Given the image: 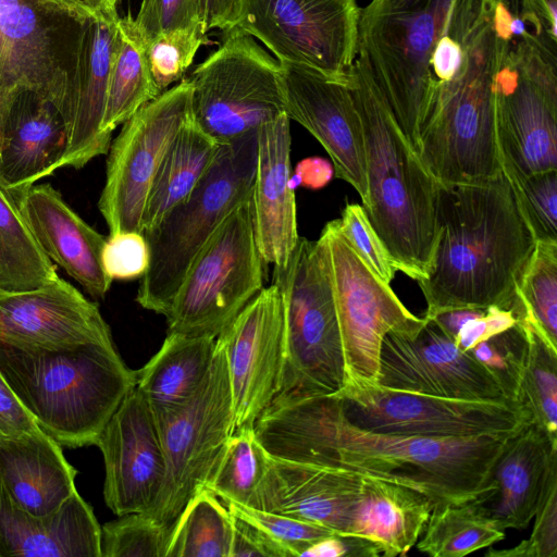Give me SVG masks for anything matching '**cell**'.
Segmentation results:
<instances>
[{"instance_id": "cell-59", "label": "cell", "mask_w": 557, "mask_h": 557, "mask_svg": "<svg viewBox=\"0 0 557 557\" xmlns=\"http://www.w3.org/2000/svg\"><path fill=\"white\" fill-rule=\"evenodd\" d=\"M107 1H108V3H109L111 7L116 8V5H117V3H119V1H120V0H107Z\"/></svg>"}, {"instance_id": "cell-8", "label": "cell", "mask_w": 557, "mask_h": 557, "mask_svg": "<svg viewBox=\"0 0 557 557\" xmlns=\"http://www.w3.org/2000/svg\"><path fill=\"white\" fill-rule=\"evenodd\" d=\"M284 309L285 359L280 394L333 395L346 382V364L322 235L299 237L273 282Z\"/></svg>"}, {"instance_id": "cell-18", "label": "cell", "mask_w": 557, "mask_h": 557, "mask_svg": "<svg viewBox=\"0 0 557 557\" xmlns=\"http://www.w3.org/2000/svg\"><path fill=\"white\" fill-rule=\"evenodd\" d=\"M424 319L413 335L384 336L377 385L444 398L508 401L496 379L470 351L461 350L434 319Z\"/></svg>"}, {"instance_id": "cell-34", "label": "cell", "mask_w": 557, "mask_h": 557, "mask_svg": "<svg viewBox=\"0 0 557 557\" xmlns=\"http://www.w3.org/2000/svg\"><path fill=\"white\" fill-rule=\"evenodd\" d=\"M158 96L160 94L153 84L146 61L145 39L131 14L120 16L102 131L112 136L119 125Z\"/></svg>"}, {"instance_id": "cell-32", "label": "cell", "mask_w": 557, "mask_h": 557, "mask_svg": "<svg viewBox=\"0 0 557 557\" xmlns=\"http://www.w3.org/2000/svg\"><path fill=\"white\" fill-rule=\"evenodd\" d=\"M216 337L168 333L161 348L136 371V387L153 413L187 403L206 379Z\"/></svg>"}, {"instance_id": "cell-20", "label": "cell", "mask_w": 557, "mask_h": 557, "mask_svg": "<svg viewBox=\"0 0 557 557\" xmlns=\"http://www.w3.org/2000/svg\"><path fill=\"white\" fill-rule=\"evenodd\" d=\"M104 462L103 497L119 517L147 512L163 484L165 460L154 413L135 386L98 435Z\"/></svg>"}, {"instance_id": "cell-56", "label": "cell", "mask_w": 557, "mask_h": 557, "mask_svg": "<svg viewBox=\"0 0 557 557\" xmlns=\"http://www.w3.org/2000/svg\"><path fill=\"white\" fill-rule=\"evenodd\" d=\"M332 176L331 165L320 158H308L300 161L295 170L297 183L307 188H320Z\"/></svg>"}, {"instance_id": "cell-4", "label": "cell", "mask_w": 557, "mask_h": 557, "mask_svg": "<svg viewBox=\"0 0 557 557\" xmlns=\"http://www.w3.org/2000/svg\"><path fill=\"white\" fill-rule=\"evenodd\" d=\"M0 372L36 424L69 448L95 445L136 386L113 343L61 350L0 343Z\"/></svg>"}, {"instance_id": "cell-13", "label": "cell", "mask_w": 557, "mask_h": 557, "mask_svg": "<svg viewBox=\"0 0 557 557\" xmlns=\"http://www.w3.org/2000/svg\"><path fill=\"white\" fill-rule=\"evenodd\" d=\"M88 16L51 0H0V104L29 89L65 119Z\"/></svg>"}, {"instance_id": "cell-19", "label": "cell", "mask_w": 557, "mask_h": 557, "mask_svg": "<svg viewBox=\"0 0 557 557\" xmlns=\"http://www.w3.org/2000/svg\"><path fill=\"white\" fill-rule=\"evenodd\" d=\"M216 339L226 357L234 432L253 428L281 388L285 336L277 285L264 286Z\"/></svg>"}, {"instance_id": "cell-30", "label": "cell", "mask_w": 557, "mask_h": 557, "mask_svg": "<svg viewBox=\"0 0 557 557\" xmlns=\"http://www.w3.org/2000/svg\"><path fill=\"white\" fill-rule=\"evenodd\" d=\"M76 474L62 446L41 429L0 437V481L12 499L35 516L55 512L78 492Z\"/></svg>"}, {"instance_id": "cell-12", "label": "cell", "mask_w": 557, "mask_h": 557, "mask_svg": "<svg viewBox=\"0 0 557 557\" xmlns=\"http://www.w3.org/2000/svg\"><path fill=\"white\" fill-rule=\"evenodd\" d=\"M154 417L165 474L160 493L146 513L170 528L187 502L205 487L234 433L226 357L218 339L210 370L196 394L184 405Z\"/></svg>"}, {"instance_id": "cell-29", "label": "cell", "mask_w": 557, "mask_h": 557, "mask_svg": "<svg viewBox=\"0 0 557 557\" xmlns=\"http://www.w3.org/2000/svg\"><path fill=\"white\" fill-rule=\"evenodd\" d=\"M101 557V527L78 492L39 517L15 503L0 481V557Z\"/></svg>"}, {"instance_id": "cell-15", "label": "cell", "mask_w": 557, "mask_h": 557, "mask_svg": "<svg viewBox=\"0 0 557 557\" xmlns=\"http://www.w3.org/2000/svg\"><path fill=\"white\" fill-rule=\"evenodd\" d=\"M356 426L384 434L431 438L507 435L532 423L519 404L462 400L346 381L333 394Z\"/></svg>"}, {"instance_id": "cell-2", "label": "cell", "mask_w": 557, "mask_h": 557, "mask_svg": "<svg viewBox=\"0 0 557 557\" xmlns=\"http://www.w3.org/2000/svg\"><path fill=\"white\" fill-rule=\"evenodd\" d=\"M437 237L428 276L418 281L424 318L455 309H511L535 237L502 172L481 184L438 183Z\"/></svg>"}, {"instance_id": "cell-55", "label": "cell", "mask_w": 557, "mask_h": 557, "mask_svg": "<svg viewBox=\"0 0 557 557\" xmlns=\"http://www.w3.org/2000/svg\"><path fill=\"white\" fill-rule=\"evenodd\" d=\"M196 16L209 32L219 29L226 33L235 28L240 0H194Z\"/></svg>"}, {"instance_id": "cell-50", "label": "cell", "mask_w": 557, "mask_h": 557, "mask_svg": "<svg viewBox=\"0 0 557 557\" xmlns=\"http://www.w3.org/2000/svg\"><path fill=\"white\" fill-rule=\"evenodd\" d=\"M134 22L145 41L162 32L199 23L194 0H141Z\"/></svg>"}, {"instance_id": "cell-46", "label": "cell", "mask_w": 557, "mask_h": 557, "mask_svg": "<svg viewBox=\"0 0 557 557\" xmlns=\"http://www.w3.org/2000/svg\"><path fill=\"white\" fill-rule=\"evenodd\" d=\"M230 511L257 525L282 547L289 557L305 556L315 543L333 534L331 530L284 513L237 504H226Z\"/></svg>"}, {"instance_id": "cell-37", "label": "cell", "mask_w": 557, "mask_h": 557, "mask_svg": "<svg viewBox=\"0 0 557 557\" xmlns=\"http://www.w3.org/2000/svg\"><path fill=\"white\" fill-rule=\"evenodd\" d=\"M505 537L488 517L470 502L434 506L416 546L432 557H463Z\"/></svg>"}, {"instance_id": "cell-22", "label": "cell", "mask_w": 557, "mask_h": 557, "mask_svg": "<svg viewBox=\"0 0 557 557\" xmlns=\"http://www.w3.org/2000/svg\"><path fill=\"white\" fill-rule=\"evenodd\" d=\"M0 343L61 350L113 339L98 304L58 275L36 289L0 293Z\"/></svg>"}, {"instance_id": "cell-49", "label": "cell", "mask_w": 557, "mask_h": 557, "mask_svg": "<svg viewBox=\"0 0 557 557\" xmlns=\"http://www.w3.org/2000/svg\"><path fill=\"white\" fill-rule=\"evenodd\" d=\"M102 265L113 280L140 278L149 265V249L139 232L109 235L102 249Z\"/></svg>"}, {"instance_id": "cell-40", "label": "cell", "mask_w": 557, "mask_h": 557, "mask_svg": "<svg viewBox=\"0 0 557 557\" xmlns=\"http://www.w3.org/2000/svg\"><path fill=\"white\" fill-rule=\"evenodd\" d=\"M518 321L523 324L529 342L518 404L528 411L532 423L557 441V349L528 321Z\"/></svg>"}, {"instance_id": "cell-57", "label": "cell", "mask_w": 557, "mask_h": 557, "mask_svg": "<svg viewBox=\"0 0 557 557\" xmlns=\"http://www.w3.org/2000/svg\"><path fill=\"white\" fill-rule=\"evenodd\" d=\"M485 309H455L438 313L434 319L441 327L453 338H456L460 329L470 320L481 315Z\"/></svg>"}, {"instance_id": "cell-38", "label": "cell", "mask_w": 557, "mask_h": 557, "mask_svg": "<svg viewBox=\"0 0 557 557\" xmlns=\"http://www.w3.org/2000/svg\"><path fill=\"white\" fill-rule=\"evenodd\" d=\"M518 320L557 349V240H536L517 282Z\"/></svg>"}, {"instance_id": "cell-33", "label": "cell", "mask_w": 557, "mask_h": 557, "mask_svg": "<svg viewBox=\"0 0 557 557\" xmlns=\"http://www.w3.org/2000/svg\"><path fill=\"white\" fill-rule=\"evenodd\" d=\"M220 146L190 115L154 174L143 213L141 232L154 228L193 191L213 162Z\"/></svg>"}, {"instance_id": "cell-52", "label": "cell", "mask_w": 557, "mask_h": 557, "mask_svg": "<svg viewBox=\"0 0 557 557\" xmlns=\"http://www.w3.org/2000/svg\"><path fill=\"white\" fill-rule=\"evenodd\" d=\"M518 319L512 309L488 307L484 312L468 321L458 332L455 343L463 351L470 350L478 343L515 325Z\"/></svg>"}, {"instance_id": "cell-41", "label": "cell", "mask_w": 557, "mask_h": 557, "mask_svg": "<svg viewBox=\"0 0 557 557\" xmlns=\"http://www.w3.org/2000/svg\"><path fill=\"white\" fill-rule=\"evenodd\" d=\"M201 23L162 32L145 41V55L153 84L161 95L183 81L199 48L209 42Z\"/></svg>"}, {"instance_id": "cell-3", "label": "cell", "mask_w": 557, "mask_h": 557, "mask_svg": "<svg viewBox=\"0 0 557 557\" xmlns=\"http://www.w3.org/2000/svg\"><path fill=\"white\" fill-rule=\"evenodd\" d=\"M347 84L359 112L366 148L364 212L394 261L409 277L424 280L437 237L438 182L425 169L366 62L357 55Z\"/></svg>"}, {"instance_id": "cell-10", "label": "cell", "mask_w": 557, "mask_h": 557, "mask_svg": "<svg viewBox=\"0 0 557 557\" xmlns=\"http://www.w3.org/2000/svg\"><path fill=\"white\" fill-rule=\"evenodd\" d=\"M223 34L188 78L191 116L221 145L285 113L281 63L238 28Z\"/></svg>"}, {"instance_id": "cell-42", "label": "cell", "mask_w": 557, "mask_h": 557, "mask_svg": "<svg viewBox=\"0 0 557 557\" xmlns=\"http://www.w3.org/2000/svg\"><path fill=\"white\" fill-rule=\"evenodd\" d=\"M528 350V335L523 324L518 321L468 351L496 379L506 399L518 404Z\"/></svg>"}, {"instance_id": "cell-17", "label": "cell", "mask_w": 557, "mask_h": 557, "mask_svg": "<svg viewBox=\"0 0 557 557\" xmlns=\"http://www.w3.org/2000/svg\"><path fill=\"white\" fill-rule=\"evenodd\" d=\"M187 78L143 106L122 125L108 150L98 209L109 235L141 233V219L154 174L173 139L188 121Z\"/></svg>"}, {"instance_id": "cell-16", "label": "cell", "mask_w": 557, "mask_h": 557, "mask_svg": "<svg viewBox=\"0 0 557 557\" xmlns=\"http://www.w3.org/2000/svg\"><path fill=\"white\" fill-rule=\"evenodd\" d=\"M320 235L326 245L346 381L376 384L384 336L389 332L413 335L425 319L411 313L391 285L366 264L339 232L337 220L326 223Z\"/></svg>"}, {"instance_id": "cell-9", "label": "cell", "mask_w": 557, "mask_h": 557, "mask_svg": "<svg viewBox=\"0 0 557 557\" xmlns=\"http://www.w3.org/2000/svg\"><path fill=\"white\" fill-rule=\"evenodd\" d=\"M495 127L509 182L557 169V51L510 44L495 75Z\"/></svg>"}, {"instance_id": "cell-35", "label": "cell", "mask_w": 557, "mask_h": 557, "mask_svg": "<svg viewBox=\"0 0 557 557\" xmlns=\"http://www.w3.org/2000/svg\"><path fill=\"white\" fill-rule=\"evenodd\" d=\"M57 276L16 197L0 184V293L36 289Z\"/></svg>"}, {"instance_id": "cell-36", "label": "cell", "mask_w": 557, "mask_h": 557, "mask_svg": "<svg viewBox=\"0 0 557 557\" xmlns=\"http://www.w3.org/2000/svg\"><path fill=\"white\" fill-rule=\"evenodd\" d=\"M233 529V513L203 487L170 527L164 557H231Z\"/></svg>"}, {"instance_id": "cell-1", "label": "cell", "mask_w": 557, "mask_h": 557, "mask_svg": "<svg viewBox=\"0 0 557 557\" xmlns=\"http://www.w3.org/2000/svg\"><path fill=\"white\" fill-rule=\"evenodd\" d=\"M253 431L275 459L345 469L412 487L438 503L490 494V470L512 434L431 438L352 424L334 395L280 394Z\"/></svg>"}, {"instance_id": "cell-44", "label": "cell", "mask_w": 557, "mask_h": 557, "mask_svg": "<svg viewBox=\"0 0 557 557\" xmlns=\"http://www.w3.org/2000/svg\"><path fill=\"white\" fill-rule=\"evenodd\" d=\"M496 36L508 45L529 40L557 51V27L536 0H484Z\"/></svg>"}, {"instance_id": "cell-11", "label": "cell", "mask_w": 557, "mask_h": 557, "mask_svg": "<svg viewBox=\"0 0 557 557\" xmlns=\"http://www.w3.org/2000/svg\"><path fill=\"white\" fill-rule=\"evenodd\" d=\"M264 264L248 199L194 259L165 317L168 333L218 337L264 287Z\"/></svg>"}, {"instance_id": "cell-5", "label": "cell", "mask_w": 557, "mask_h": 557, "mask_svg": "<svg viewBox=\"0 0 557 557\" xmlns=\"http://www.w3.org/2000/svg\"><path fill=\"white\" fill-rule=\"evenodd\" d=\"M507 46L496 36L483 1L462 67L435 90L420 132L417 153L440 184H481L502 173L495 75Z\"/></svg>"}, {"instance_id": "cell-14", "label": "cell", "mask_w": 557, "mask_h": 557, "mask_svg": "<svg viewBox=\"0 0 557 557\" xmlns=\"http://www.w3.org/2000/svg\"><path fill=\"white\" fill-rule=\"evenodd\" d=\"M358 0H240L236 28L282 63L346 82L358 55Z\"/></svg>"}, {"instance_id": "cell-27", "label": "cell", "mask_w": 557, "mask_h": 557, "mask_svg": "<svg viewBox=\"0 0 557 557\" xmlns=\"http://www.w3.org/2000/svg\"><path fill=\"white\" fill-rule=\"evenodd\" d=\"M16 199L49 259L92 298H104L113 282L101 260L107 237L85 222L49 183L34 184Z\"/></svg>"}, {"instance_id": "cell-54", "label": "cell", "mask_w": 557, "mask_h": 557, "mask_svg": "<svg viewBox=\"0 0 557 557\" xmlns=\"http://www.w3.org/2000/svg\"><path fill=\"white\" fill-rule=\"evenodd\" d=\"M40 429L20 404L0 372V437L18 436Z\"/></svg>"}, {"instance_id": "cell-48", "label": "cell", "mask_w": 557, "mask_h": 557, "mask_svg": "<svg viewBox=\"0 0 557 557\" xmlns=\"http://www.w3.org/2000/svg\"><path fill=\"white\" fill-rule=\"evenodd\" d=\"M337 226L366 264L385 283L391 284L398 267L371 225L361 205H346Z\"/></svg>"}, {"instance_id": "cell-24", "label": "cell", "mask_w": 557, "mask_h": 557, "mask_svg": "<svg viewBox=\"0 0 557 557\" xmlns=\"http://www.w3.org/2000/svg\"><path fill=\"white\" fill-rule=\"evenodd\" d=\"M361 481V474L349 470L271 457L265 475L247 506L348 534L360 498Z\"/></svg>"}, {"instance_id": "cell-53", "label": "cell", "mask_w": 557, "mask_h": 557, "mask_svg": "<svg viewBox=\"0 0 557 557\" xmlns=\"http://www.w3.org/2000/svg\"><path fill=\"white\" fill-rule=\"evenodd\" d=\"M305 556L377 557L382 556V553L380 547L367 537L333 533L310 547Z\"/></svg>"}, {"instance_id": "cell-28", "label": "cell", "mask_w": 557, "mask_h": 557, "mask_svg": "<svg viewBox=\"0 0 557 557\" xmlns=\"http://www.w3.org/2000/svg\"><path fill=\"white\" fill-rule=\"evenodd\" d=\"M557 462V441L534 423L521 428L495 459L487 484L492 493L472 500L500 530L524 529L533 519L550 467Z\"/></svg>"}, {"instance_id": "cell-47", "label": "cell", "mask_w": 557, "mask_h": 557, "mask_svg": "<svg viewBox=\"0 0 557 557\" xmlns=\"http://www.w3.org/2000/svg\"><path fill=\"white\" fill-rule=\"evenodd\" d=\"M530 537L507 550L491 548L486 556L556 557L557 555V462L547 474L534 513Z\"/></svg>"}, {"instance_id": "cell-23", "label": "cell", "mask_w": 557, "mask_h": 557, "mask_svg": "<svg viewBox=\"0 0 557 557\" xmlns=\"http://www.w3.org/2000/svg\"><path fill=\"white\" fill-rule=\"evenodd\" d=\"M119 17L116 8H110L88 16L84 24L65 116L66 148L59 169H82L110 148L112 136L102 131V121Z\"/></svg>"}, {"instance_id": "cell-58", "label": "cell", "mask_w": 557, "mask_h": 557, "mask_svg": "<svg viewBox=\"0 0 557 557\" xmlns=\"http://www.w3.org/2000/svg\"><path fill=\"white\" fill-rule=\"evenodd\" d=\"M84 15H92L113 8L107 0H51Z\"/></svg>"}, {"instance_id": "cell-51", "label": "cell", "mask_w": 557, "mask_h": 557, "mask_svg": "<svg viewBox=\"0 0 557 557\" xmlns=\"http://www.w3.org/2000/svg\"><path fill=\"white\" fill-rule=\"evenodd\" d=\"M233 516L231 557H289L287 550L260 528Z\"/></svg>"}, {"instance_id": "cell-43", "label": "cell", "mask_w": 557, "mask_h": 557, "mask_svg": "<svg viewBox=\"0 0 557 557\" xmlns=\"http://www.w3.org/2000/svg\"><path fill=\"white\" fill-rule=\"evenodd\" d=\"M169 533L146 512L120 516L101 527V557H164Z\"/></svg>"}, {"instance_id": "cell-6", "label": "cell", "mask_w": 557, "mask_h": 557, "mask_svg": "<svg viewBox=\"0 0 557 557\" xmlns=\"http://www.w3.org/2000/svg\"><path fill=\"white\" fill-rule=\"evenodd\" d=\"M259 129V128H258ZM258 129L222 144L193 191L148 232L149 265L136 301L166 317L194 259L225 219L250 199L258 159Z\"/></svg>"}, {"instance_id": "cell-7", "label": "cell", "mask_w": 557, "mask_h": 557, "mask_svg": "<svg viewBox=\"0 0 557 557\" xmlns=\"http://www.w3.org/2000/svg\"><path fill=\"white\" fill-rule=\"evenodd\" d=\"M465 0H371L361 9L358 57L418 151L432 101L430 65Z\"/></svg>"}, {"instance_id": "cell-31", "label": "cell", "mask_w": 557, "mask_h": 557, "mask_svg": "<svg viewBox=\"0 0 557 557\" xmlns=\"http://www.w3.org/2000/svg\"><path fill=\"white\" fill-rule=\"evenodd\" d=\"M435 505L418 490L362 475L348 534L373 541L384 557L406 556L417 544Z\"/></svg>"}, {"instance_id": "cell-26", "label": "cell", "mask_w": 557, "mask_h": 557, "mask_svg": "<svg viewBox=\"0 0 557 557\" xmlns=\"http://www.w3.org/2000/svg\"><path fill=\"white\" fill-rule=\"evenodd\" d=\"M290 120L286 113L258 129V159L250 196L258 250L265 262L285 267L299 234L290 165Z\"/></svg>"}, {"instance_id": "cell-25", "label": "cell", "mask_w": 557, "mask_h": 557, "mask_svg": "<svg viewBox=\"0 0 557 557\" xmlns=\"http://www.w3.org/2000/svg\"><path fill=\"white\" fill-rule=\"evenodd\" d=\"M60 110L29 89L0 106V184L15 197L59 170L66 148Z\"/></svg>"}, {"instance_id": "cell-39", "label": "cell", "mask_w": 557, "mask_h": 557, "mask_svg": "<svg viewBox=\"0 0 557 557\" xmlns=\"http://www.w3.org/2000/svg\"><path fill=\"white\" fill-rule=\"evenodd\" d=\"M270 458L253 428L235 431L205 487L225 504L247 506L265 475Z\"/></svg>"}, {"instance_id": "cell-21", "label": "cell", "mask_w": 557, "mask_h": 557, "mask_svg": "<svg viewBox=\"0 0 557 557\" xmlns=\"http://www.w3.org/2000/svg\"><path fill=\"white\" fill-rule=\"evenodd\" d=\"M285 113L325 149L335 176L350 184L368 203L363 127L346 82L282 64Z\"/></svg>"}, {"instance_id": "cell-45", "label": "cell", "mask_w": 557, "mask_h": 557, "mask_svg": "<svg viewBox=\"0 0 557 557\" xmlns=\"http://www.w3.org/2000/svg\"><path fill=\"white\" fill-rule=\"evenodd\" d=\"M510 184L535 240H557V169Z\"/></svg>"}]
</instances>
